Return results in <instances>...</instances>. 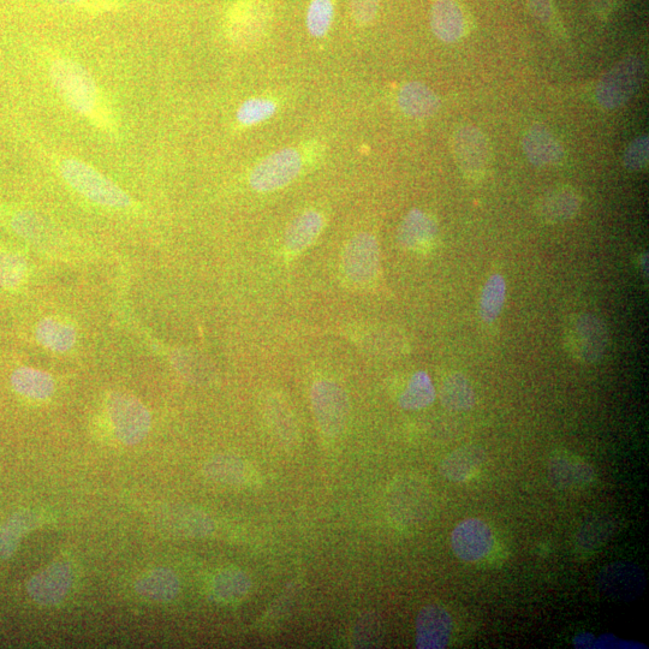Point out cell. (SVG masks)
Returning a JSON list of instances; mask_svg holds the SVG:
<instances>
[{
	"mask_svg": "<svg viewBox=\"0 0 649 649\" xmlns=\"http://www.w3.org/2000/svg\"><path fill=\"white\" fill-rule=\"evenodd\" d=\"M505 299V279L500 275L488 278L480 297L479 314L482 321L487 324L496 321L503 311Z\"/></svg>",
	"mask_w": 649,
	"mask_h": 649,
	"instance_id": "cell-34",
	"label": "cell"
},
{
	"mask_svg": "<svg viewBox=\"0 0 649 649\" xmlns=\"http://www.w3.org/2000/svg\"><path fill=\"white\" fill-rule=\"evenodd\" d=\"M415 625V643L419 649H443L449 645L452 618L445 607L437 604L422 607Z\"/></svg>",
	"mask_w": 649,
	"mask_h": 649,
	"instance_id": "cell-15",
	"label": "cell"
},
{
	"mask_svg": "<svg viewBox=\"0 0 649 649\" xmlns=\"http://www.w3.org/2000/svg\"><path fill=\"white\" fill-rule=\"evenodd\" d=\"M398 105L407 116L427 118L439 110L437 94L421 82H409L398 93Z\"/></svg>",
	"mask_w": 649,
	"mask_h": 649,
	"instance_id": "cell-27",
	"label": "cell"
},
{
	"mask_svg": "<svg viewBox=\"0 0 649 649\" xmlns=\"http://www.w3.org/2000/svg\"><path fill=\"white\" fill-rule=\"evenodd\" d=\"M271 10L265 0H236L228 10L226 33L237 46H252L264 37L269 27Z\"/></svg>",
	"mask_w": 649,
	"mask_h": 649,
	"instance_id": "cell-8",
	"label": "cell"
},
{
	"mask_svg": "<svg viewBox=\"0 0 649 649\" xmlns=\"http://www.w3.org/2000/svg\"><path fill=\"white\" fill-rule=\"evenodd\" d=\"M436 396V387L430 375L426 372H416L400 397V406L404 410L425 409L431 406Z\"/></svg>",
	"mask_w": 649,
	"mask_h": 649,
	"instance_id": "cell-32",
	"label": "cell"
},
{
	"mask_svg": "<svg viewBox=\"0 0 649 649\" xmlns=\"http://www.w3.org/2000/svg\"><path fill=\"white\" fill-rule=\"evenodd\" d=\"M612 532V522L606 518L586 522L577 535V547L585 552L598 550L611 537Z\"/></svg>",
	"mask_w": 649,
	"mask_h": 649,
	"instance_id": "cell-36",
	"label": "cell"
},
{
	"mask_svg": "<svg viewBox=\"0 0 649 649\" xmlns=\"http://www.w3.org/2000/svg\"><path fill=\"white\" fill-rule=\"evenodd\" d=\"M335 17L333 0H312L307 11V28L314 38H324L329 33Z\"/></svg>",
	"mask_w": 649,
	"mask_h": 649,
	"instance_id": "cell-35",
	"label": "cell"
},
{
	"mask_svg": "<svg viewBox=\"0 0 649 649\" xmlns=\"http://www.w3.org/2000/svg\"><path fill=\"white\" fill-rule=\"evenodd\" d=\"M646 76V64L640 57L630 56L617 63L603 76L597 87L598 104L605 110H617L639 92Z\"/></svg>",
	"mask_w": 649,
	"mask_h": 649,
	"instance_id": "cell-5",
	"label": "cell"
},
{
	"mask_svg": "<svg viewBox=\"0 0 649 649\" xmlns=\"http://www.w3.org/2000/svg\"><path fill=\"white\" fill-rule=\"evenodd\" d=\"M564 348L580 363L599 362L609 347L604 321L593 314H579L569 320L563 335Z\"/></svg>",
	"mask_w": 649,
	"mask_h": 649,
	"instance_id": "cell-4",
	"label": "cell"
},
{
	"mask_svg": "<svg viewBox=\"0 0 649 649\" xmlns=\"http://www.w3.org/2000/svg\"><path fill=\"white\" fill-rule=\"evenodd\" d=\"M302 157L294 148L271 154L255 166L249 177L250 186L256 192L270 193L287 187L299 177Z\"/></svg>",
	"mask_w": 649,
	"mask_h": 649,
	"instance_id": "cell-9",
	"label": "cell"
},
{
	"mask_svg": "<svg viewBox=\"0 0 649 649\" xmlns=\"http://www.w3.org/2000/svg\"><path fill=\"white\" fill-rule=\"evenodd\" d=\"M431 27L436 37L446 44L456 43L466 31V21L456 0H436L432 5Z\"/></svg>",
	"mask_w": 649,
	"mask_h": 649,
	"instance_id": "cell-21",
	"label": "cell"
},
{
	"mask_svg": "<svg viewBox=\"0 0 649 649\" xmlns=\"http://www.w3.org/2000/svg\"><path fill=\"white\" fill-rule=\"evenodd\" d=\"M315 420L325 437L341 436L348 425L350 403L347 392L332 380H319L311 390Z\"/></svg>",
	"mask_w": 649,
	"mask_h": 649,
	"instance_id": "cell-7",
	"label": "cell"
},
{
	"mask_svg": "<svg viewBox=\"0 0 649 649\" xmlns=\"http://www.w3.org/2000/svg\"><path fill=\"white\" fill-rule=\"evenodd\" d=\"M106 410L113 431L122 444H139L150 433L151 414L138 398L124 392H112L107 398Z\"/></svg>",
	"mask_w": 649,
	"mask_h": 649,
	"instance_id": "cell-6",
	"label": "cell"
},
{
	"mask_svg": "<svg viewBox=\"0 0 649 649\" xmlns=\"http://www.w3.org/2000/svg\"><path fill=\"white\" fill-rule=\"evenodd\" d=\"M11 384L17 394L35 401H44L55 392V380L39 369L22 367L11 375Z\"/></svg>",
	"mask_w": 649,
	"mask_h": 649,
	"instance_id": "cell-29",
	"label": "cell"
},
{
	"mask_svg": "<svg viewBox=\"0 0 649 649\" xmlns=\"http://www.w3.org/2000/svg\"><path fill=\"white\" fill-rule=\"evenodd\" d=\"M529 9L533 15L543 23H549L552 20L553 9L551 0H527Z\"/></svg>",
	"mask_w": 649,
	"mask_h": 649,
	"instance_id": "cell-43",
	"label": "cell"
},
{
	"mask_svg": "<svg viewBox=\"0 0 649 649\" xmlns=\"http://www.w3.org/2000/svg\"><path fill=\"white\" fill-rule=\"evenodd\" d=\"M264 413L270 430L285 449L296 448L300 442L299 427L288 403L278 395H269L264 402Z\"/></svg>",
	"mask_w": 649,
	"mask_h": 649,
	"instance_id": "cell-19",
	"label": "cell"
},
{
	"mask_svg": "<svg viewBox=\"0 0 649 649\" xmlns=\"http://www.w3.org/2000/svg\"><path fill=\"white\" fill-rule=\"evenodd\" d=\"M125 0H86L80 9L89 15H103L121 10Z\"/></svg>",
	"mask_w": 649,
	"mask_h": 649,
	"instance_id": "cell-42",
	"label": "cell"
},
{
	"mask_svg": "<svg viewBox=\"0 0 649 649\" xmlns=\"http://www.w3.org/2000/svg\"><path fill=\"white\" fill-rule=\"evenodd\" d=\"M440 401L451 412H468L476 403L472 384L462 373H452L440 387Z\"/></svg>",
	"mask_w": 649,
	"mask_h": 649,
	"instance_id": "cell-31",
	"label": "cell"
},
{
	"mask_svg": "<svg viewBox=\"0 0 649 649\" xmlns=\"http://www.w3.org/2000/svg\"><path fill=\"white\" fill-rule=\"evenodd\" d=\"M277 105L265 98L249 99L240 107L237 112V119L243 125H255L275 115Z\"/></svg>",
	"mask_w": 649,
	"mask_h": 649,
	"instance_id": "cell-38",
	"label": "cell"
},
{
	"mask_svg": "<svg viewBox=\"0 0 649 649\" xmlns=\"http://www.w3.org/2000/svg\"><path fill=\"white\" fill-rule=\"evenodd\" d=\"M166 518L170 531L184 538H207L216 528L206 512L192 506H176L169 510Z\"/></svg>",
	"mask_w": 649,
	"mask_h": 649,
	"instance_id": "cell-23",
	"label": "cell"
},
{
	"mask_svg": "<svg viewBox=\"0 0 649 649\" xmlns=\"http://www.w3.org/2000/svg\"><path fill=\"white\" fill-rule=\"evenodd\" d=\"M600 592L617 601H633L646 588V577L635 564L612 563L600 571L598 576Z\"/></svg>",
	"mask_w": 649,
	"mask_h": 649,
	"instance_id": "cell-13",
	"label": "cell"
},
{
	"mask_svg": "<svg viewBox=\"0 0 649 649\" xmlns=\"http://www.w3.org/2000/svg\"><path fill=\"white\" fill-rule=\"evenodd\" d=\"M636 643L619 640L613 635H603L595 642V648H637Z\"/></svg>",
	"mask_w": 649,
	"mask_h": 649,
	"instance_id": "cell-44",
	"label": "cell"
},
{
	"mask_svg": "<svg viewBox=\"0 0 649 649\" xmlns=\"http://www.w3.org/2000/svg\"><path fill=\"white\" fill-rule=\"evenodd\" d=\"M485 462L484 450L476 445H464L444 458L439 473L452 482H466L479 472Z\"/></svg>",
	"mask_w": 649,
	"mask_h": 649,
	"instance_id": "cell-20",
	"label": "cell"
},
{
	"mask_svg": "<svg viewBox=\"0 0 649 649\" xmlns=\"http://www.w3.org/2000/svg\"><path fill=\"white\" fill-rule=\"evenodd\" d=\"M53 87L71 110L107 134H116L118 125L111 106L94 77L80 63L67 57L52 59L49 65Z\"/></svg>",
	"mask_w": 649,
	"mask_h": 649,
	"instance_id": "cell-1",
	"label": "cell"
},
{
	"mask_svg": "<svg viewBox=\"0 0 649 649\" xmlns=\"http://www.w3.org/2000/svg\"><path fill=\"white\" fill-rule=\"evenodd\" d=\"M593 8L603 19L610 15L613 7H615L616 0H592Z\"/></svg>",
	"mask_w": 649,
	"mask_h": 649,
	"instance_id": "cell-45",
	"label": "cell"
},
{
	"mask_svg": "<svg viewBox=\"0 0 649 649\" xmlns=\"http://www.w3.org/2000/svg\"><path fill=\"white\" fill-rule=\"evenodd\" d=\"M58 170L71 188L95 204L117 210L132 206V199L117 184L81 160L62 159Z\"/></svg>",
	"mask_w": 649,
	"mask_h": 649,
	"instance_id": "cell-3",
	"label": "cell"
},
{
	"mask_svg": "<svg viewBox=\"0 0 649 649\" xmlns=\"http://www.w3.org/2000/svg\"><path fill=\"white\" fill-rule=\"evenodd\" d=\"M135 591L142 598L156 601V603H169L180 594L181 582L174 571L157 568L148 571L135 582Z\"/></svg>",
	"mask_w": 649,
	"mask_h": 649,
	"instance_id": "cell-24",
	"label": "cell"
},
{
	"mask_svg": "<svg viewBox=\"0 0 649 649\" xmlns=\"http://www.w3.org/2000/svg\"><path fill=\"white\" fill-rule=\"evenodd\" d=\"M649 159L648 136L643 135L631 142L625 150L623 163L631 172H640L647 168Z\"/></svg>",
	"mask_w": 649,
	"mask_h": 649,
	"instance_id": "cell-39",
	"label": "cell"
},
{
	"mask_svg": "<svg viewBox=\"0 0 649 649\" xmlns=\"http://www.w3.org/2000/svg\"><path fill=\"white\" fill-rule=\"evenodd\" d=\"M252 580L240 569H225L213 577L210 597L219 604H236L247 598Z\"/></svg>",
	"mask_w": 649,
	"mask_h": 649,
	"instance_id": "cell-26",
	"label": "cell"
},
{
	"mask_svg": "<svg viewBox=\"0 0 649 649\" xmlns=\"http://www.w3.org/2000/svg\"><path fill=\"white\" fill-rule=\"evenodd\" d=\"M595 642H597V639H595L594 635L583 633L575 637L574 646L580 649H591L595 648Z\"/></svg>",
	"mask_w": 649,
	"mask_h": 649,
	"instance_id": "cell-46",
	"label": "cell"
},
{
	"mask_svg": "<svg viewBox=\"0 0 649 649\" xmlns=\"http://www.w3.org/2000/svg\"><path fill=\"white\" fill-rule=\"evenodd\" d=\"M27 263L19 254H0V287L15 289L25 282Z\"/></svg>",
	"mask_w": 649,
	"mask_h": 649,
	"instance_id": "cell-37",
	"label": "cell"
},
{
	"mask_svg": "<svg viewBox=\"0 0 649 649\" xmlns=\"http://www.w3.org/2000/svg\"><path fill=\"white\" fill-rule=\"evenodd\" d=\"M594 478V469L582 458L570 452H557L551 457L549 479L559 490L587 486Z\"/></svg>",
	"mask_w": 649,
	"mask_h": 649,
	"instance_id": "cell-16",
	"label": "cell"
},
{
	"mask_svg": "<svg viewBox=\"0 0 649 649\" xmlns=\"http://www.w3.org/2000/svg\"><path fill=\"white\" fill-rule=\"evenodd\" d=\"M436 220L420 210L407 214L398 229L397 238L401 246L407 249H419L428 246L437 237Z\"/></svg>",
	"mask_w": 649,
	"mask_h": 649,
	"instance_id": "cell-25",
	"label": "cell"
},
{
	"mask_svg": "<svg viewBox=\"0 0 649 649\" xmlns=\"http://www.w3.org/2000/svg\"><path fill=\"white\" fill-rule=\"evenodd\" d=\"M386 508L396 525L404 528L421 526L432 514V490L420 476H400L387 490Z\"/></svg>",
	"mask_w": 649,
	"mask_h": 649,
	"instance_id": "cell-2",
	"label": "cell"
},
{
	"mask_svg": "<svg viewBox=\"0 0 649 649\" xmlns=\"http://www.w3.org/2000/svg\"><path fill=\"white\" fill-rule=\"evenodd\" d=\"M41 518L37 512L26 510L11 516L0 528V559L13 557L23 537L39 526Z\"/></svg>",
	"mask_w": 649,
	"mask_h": 649,
	"instance_id": "cell-28",
	"label": "cell"
},
{
	"mask_svg": "<svg viewBox=\"0 0 649 649\" xmlns=\"http://www.w3.org/2000/svg\"><path fill=\"white\" fill-rule=\"evenodd\" d=\"M208 479L226 486L242 487L256 481L254 470L246 461L232 455H217L208 460L204 467Z\"/></svg>",
	"mask_w": 649,
	"mask_h": 649,
	"instance_id": "cell-22",
	"label": "cell"
},
{
	"mask_svg": "<svg viewBox=\"0 0 649 649\" xmlns=\"http://www.w3.org/2000/svg\"><path fill=\"white\" fill-rule=\"evenodd\" d=\"M74 574L71 565L56 562L32 577L28 582L29 597L41 606H56L67 597L73 586Z\"/></svg>",
	"mask_w": 649,
	"mask_h": 649,
	"instance_id": "cell-14",
	"label": "cell"
},
{
	"mask_svg": "<svg viewBox=\"0 0 649 649\" xmlns=\"http://www.w3.org/2000/svg\"><path fill=\"white\" fill-rule=\"evenodd\" d=\"M37 338L45 348L56 353H65L74 347L76 332L73 327L62 321L45 319L38 326Z\"/></svg>",
	"mask_w": 649,
	"mask_h": 649,
	"instance_id": "cell-33",
	"label": "cell"
},
{
	"mask_svg": "<svg viewBox=\"0 0 649 649\" xmlns=\"http://www.w3.org/2000/svg\"><path fill=\"white\" fill-rule=\"evenodd\" d=\"M51 2L67 5V7H74L80 10L82 8V5L85 4L86 0H51Z\"/></svg>",
	"mask_w": 649,
	"mask_h": 649,
	"instance_id": "cell-47",
	"label": "cell"
},
{
	"mask_svg": "<svg viewBox=\"0 0 649 649\" xmlns=\"http://www.w3.org/2000/svg\"><path fill=\"white\" fill-rule=\"evenodd\" d=\"M324 218L317 211H308L290 224L285 234V246L290 252L299 253L311 246L323 230Z\"/></svg>",
	"mask_w": 649,
	"mask_h": 649,
	"instance_id": "cell-30",
	"label": "cell"
},
{
	"mask_svg": "<svg viewBox=\"0 0 649 649\" xmlns=\"http://www.w3.org/2000/svg\"><path fill=\"white\" fill-rule=\"evenodd\" d=\"M640 266H641L642 275L647 277L648 276V255L647 254L641 256Z\"/></svg>",
	"mask_w": 649,
	"mask_h": 649,
	"instance_id": "cell-48",
	"label": "cell"
},
{
	"mask_svg": "<svg viewBox=\"0 0 649 649\" xmlns=\"http://www.w3.org/2000/svg\"><path fill=\"white\" fill-rule=\"evenodd\" d=\"M343 269L348 281L357 287L373 282L379 270V247L373 235L363 232L348 243Z\"/></svg>",
	"mask_w": 649,
	"mask_h": 649,
	"instance_id": "cell-11",
	"label": "cell"
},
{
	"mask_svg": "<svg viewBox=\"0 0 649 649\" xmlns=\"http://www.w3.org/2000/svg\"><path fill=\"white\" fill-rule=\"evenodd\" d=\"M380 0H350L351 16L359 26H368L378 15Z\"/></svg>",
	"mask_w": 649,
	"mask_h": 649,
	"instance_id": "cell-40",
	"label": "cell"
},
{
	"mask_svg": "<svg viewBox=\"0 0 649 649\" xmlns=\"http://www.w3.org/2000/svg\"><path fill=\"white\" fill-rule=\"evenodd\" d=\"M451 144L458 168L464 176H484L491 163V147L480 129L464 125L456 130Z\"/></svg>",
	"mask_w": 649,
	"mask_h": 649,
	"instance_id": "cell-10",
	"label": "cell"
},
{
	"mask_svg": "<svg viewBox=\"0 0 649 649\" xmlns=\"http://www.w3.org/2000/svg\"><path fill=\"white\" fill-rule=\"evenodd\" d=\"M523 152L529 162L538 168L557 165L564 158V148L551 130L541 124H535L523 136Z\"/></svg>",
	"mask_w": 649,
	"mask_h": 649,
	"instance_id": "cell-17",
	"label": "cell"
},
{
	"mask_svg": "<svg viewBox=\"0 0 649 649\" xmlns=\"http://www.w3.org/2000/svg\"><path fill=\"white\" fill-rule=\"evenodd\" d=\"M379 625L374 616H365L360 619L356 625L355 630V643L356 647H372L373 643L377 641L375 637L378 634Z\"/></svg>",
	"mask_w": 649,
	"mask_h": 649,
	"instance_id": "cell-41",
	"label": "cell"
},
{
	"mask_svg": "<svg viewBox=\"0 0 649 649\" xmlns=\"http://www.w3.org/2000/svg\"><path fill=\"white\" fill-rule=\"evenodd\" d=\"M581 198L570 187H557L546 192L538 200V217L547 224H561L573 219L579 213Z\"/></svg>",
	"mask_w": 649,
	"mask_h": 649,
	"instance_id": "cell-18",
	"label": "cell"
},
{
	"mask_svg": "<svg viewBox=\"0 0 649 649\" xmlns=\"http://www.w3.org/2000/svg\"><path fill=\"white\" fill-rule=\"evenodd\" d=\"M494 535L490 526L480 518H469L457 525L451 533V549L457 558L467 563L482 561L490 555Z\"/></svg>",
	"mask_w": 649,
	"mask_h": 649,
	"instance_id": "cell-12",
	"label": "cell"
}]
</instances>
